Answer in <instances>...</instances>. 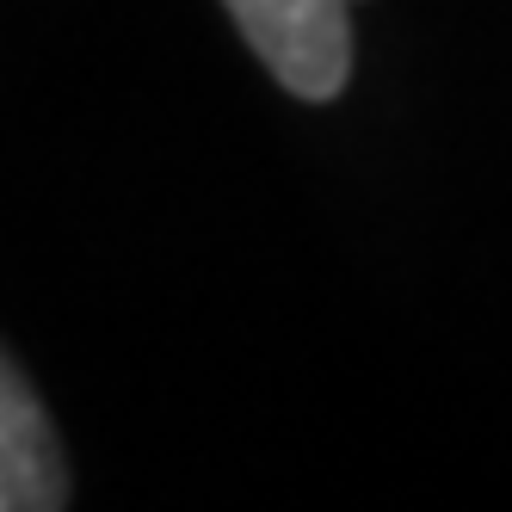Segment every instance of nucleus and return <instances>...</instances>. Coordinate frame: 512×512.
Here are the masks:
<instances>
[{
  "instance_id": "nucleus-1",
  "label": "nucleus",
  "mask_w": 512,
  "mask_h": 512,
  "mask_svg": "<svg viewBox=\"0 0 512 512\" xmlns=\"http://www.w3.org/2000/svg\"><path fill=\"white\" fill-rule=\"evenodd\" d=\"M223 13L290 99L327 105L346 93L352 0H223Z\"/></svg>"
},
{
  "instance_id": "nucleus-2",
  "label": "nucleus",
  "mask_w": 512,
  "mask_h": 512,
  "mask_svg": "<svg viewBox=\"0 0 512 512\" xmlns=\"http://www.w3.org/2000/svg\"><path fill=\"white\" fill-rule=\"evenodd\" d=\"M75 500L62 469L56 426L31 383L7 364V389H0V506L7 512H56Z\"/></svg>"
},
{
  "instance_id": "nucleus-3",
  "label": "nucleus",
  "mask_w": 512,
  "mask_h": 512,
  "mask_svg": "<svg viewBox=\"0 0 512 512\" xmlns=\"http://www.w3.org/2000/svg\"><path fill=\"white\" fill-rule=\"evenodd\" d=\"M352 7H358V0H352Z\"/></svg>"
}]
</instances>
